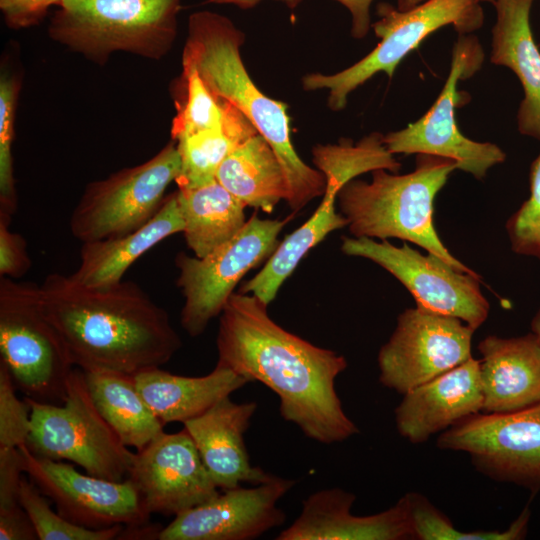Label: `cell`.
Listing matches in <instances>:
<instances>
[{
	"mask_svg": "<svg viewBox=\"0 0 540 540\" xmlns=\"http://www.w3.org/2000/svg\"><path fill=\"white\" fill-rule=\"evenodd\" d=\"M267 307L255 295L232 293L219 315L217 363L271 389L283 419L314 441L332 444L359 433L335 388L345 357L285 330Z\"/></svg>",
	"mask_w": 540,
	"mask_h": 540,
	"instance_id": "obj_1",
	"label": "cell"
},
{
	"mask_svg": "<svg viewBox=\"0 0 540 540\" xmlns=\"http://www.w3.org/2000/svg\"><path fill=\"white\" fill-rule=\"evenodd\" d=\"M42 310L74 366L135 375L166 364L182 341L167 311L138 284L87 287L52 273L40 285Z\"/></svg>",
	"mask_w": 540,
	"mask_h": 540,
	"instance_id": "obj_2",
	"label": "cell"
},
{
	"mask_svg": "<svg viewBox=\"0 0 540 540\" xmlns=\"http://www.w3.org/2000/svg\"><path fill=\"white\" fill-rule=\"evenodd\" d=\"M245 35L221 14L204 10L188 19L183 70H194L207 87L241 111L270 144L287 181L293 212L324 194V174L307 165L290 138L286 105L266 96L248 74L240 54Z\"/></svg>",
	"mask_w": 540,
	"mask_h": 540,
	"instance_id": "obj_3",
	"label": "cell"
},
{
	"mask_svg": "<svg viewBox=\"0 0 540 540\" xmlns=\"http://www.w3.org/2000/svg\"><path fill=\"white\" fill-rule=\"evenodd\" d=\"M455 169L454 160L417 154L415 169L408 174L377 169L371 172L370 182L350 180L337 197L350 233L353 237L409 241L457 271L477 274L450 253L433 223L435 196Z\"/></svg>",
	"mask_w": 540,
	"mask_h": 540,
	"instance_id": "obj_4",
	"label": "cell"
},
{
	"mask_svg": "<svg viewBox=\"0 0 540 540\" xmlns=\"http://www.w3.org/2000/svg\"><path fill=\"white\" fill-rule=\"evenodd\" d=\"M49 36L98 64L116 51L160 59L177 31L180 0H61Z\"/></svg>",
	"mask_w": 540,
	"mask_h": 540,
	"instance_id": "obj_5",
	"label": "cell"
},
{
	"mask_svg": "<svg viewBox=\"0 0 540 540\" xmlns=\"http://www.w3.org/2000/svg\"><path fill=\"white\" fill-rule=\"evenodd\" d=\"M0 363L21 393L61 405L74 364L45 316L40 285L0 276Z\"/></svg>",
	"mask_w": 540,
	"mask_h": 540,
	"instance_id": "obj_6",
	"label": "cell"
},
{
	"mask_svg": "<svg viewBox=\"0 0 540 540\" xmlns=\"http://www.w3.org/2000/svg\"><path fill=\"white\" fill-rule=\"evenodd\" d=\"M383 137L373 132L356 144L342 139L338 144L313 148V163L326 179L321 203L301 227L280 242L263 268L246 281L239 292L255 295L269 305L303 257L330 232L348 225L347 219L335 208L340 189L366 172L386 169L397 173L400 170L401 163L388 151Z\"/></svg>",
	"mask_w": 540,
	"mask_h": 540,
	"instance_id": "obj_7",
	"label": "cell"
},
{
	"mask_svg": "<svg viewBox=\"0 0 540 540\" xmlns=\"http://www.w3.org/2000/svg\"><path fill=\"white\" fill-rule=\"evenodd\" d=\"M24 399L31 408V430L25 445L32 454L70 461L86 473L108 480L129 477L135 453L99 413L82 369H73L63 404Z\"/></svg>",
	"mask_w": 540,
	"mask_h": 540,
	"instance_id": "obj_8",
	"label": "cell"
},
{
	"mask_svg": "<svg viewBox=\"0 0 540 540\" xmlns=\"http://www.w3.org/2000/svg\"><path fill=\"white\" fill-rule=\"evenodd\" d=\"M377 15L372 27L381 41L368 55L335 74L311 73L302 79L307 91H329L328 106L333 111L344 109L349 94L376 73L391 78L405 56L436 30L452 25L458 34H472L484 22L483 8L476 0H426L405 11L382 2Z\"/></svg>",
	"mask_w": 540,
	"mask_h": 540,
	"instance_id": "obj_9",
	"label": "cell"
},
{
	"mask_svg": "<svg viewBox=\"0 0 540 540\" xmlns=\"http://www.w3.org/2000/svg\"><path fill=\"white\" fill-rule=\"evenodd\" d=\"M180 170V156L174 141L142 164L90 182L71 213V234L85 243L139 229L157 213L167 187L176 180Z\"/></svg>",
	"mask_w": 540,
	"mask_h": 540,
	"instance_id": "obj_10",
	"label": "cell"
},
{
	"mask_svg": "<svg viewBox=\"0 0 540 540\" xmlns=\"http://www.w3.org/2000/svg\"><path fill=\"white\" fill-rule=\"evenodd\" d=\"M289 219H260L254 214L238 234L206 256L176 255L177 286L184 297L180 322L189 336H200L245 274L271 257Z\"/></svg>",
	"mask_w": 540,
	"mask_h": 540,
	"instance_id": "obj_11",
	"label": "cell"
},
{
	"mask_svg": "<svg viewBox=\"0 0 540 540\" xmlns=\"http://www.w3.org/2000/svg\"><path fill=\"white\" fill-rule=\"evenodd\" d=\"M484 51L473 34H459L452 52L448 78L430 109L404 129L389 132L383 141L390 153L427 154L454 160L458 169L483 179L488 170L505 161V152L496 144L477 142L459 130L455 111L463 101L457 90L459 80L473 76L482 66Z\"/></svg>",
	"mask_w": 540,
	"mask_h": 540,
	"instance_id": "obj_12",
	"label": "cell"
},
{
	"mask_svg": "<svg viewBox=\"0 0 540 540\" xmlns=\"http://www.w3.org/2000/svg\"><path fill=\"white\" fill-rule=\"evenodd\" d=\"M436 445L468 453L476 470L492 480L540 490V402L470 415L440 433Z\"/></svg>",
	"mask_w": 540,
	"mask_h": 540,
	"instance_id": "obj_13",
	"label": "cell"
},
{
	"mask_svg": "<svg viewBox=\"0 0 540 540\" xmlns=\"http://www.w3.org/2000/svg\"><path fill=\"white\" fill-rule=\"evenodd\" d=\"M341 250L384 268L412 294L417 306L456 317L473 330L488 317L490 307L479 275L457 271L432 253L423 255L407 244L397 247L387 240L345 236Z\"/></svg>",
	"mask_w": 540,
	"mask_h": 540,
	"instance_id": "obj_14",
	"label": "cell"
},
{
	"mask_svg": "<svg viewBox=\"0 0 540 540\" xmlns=\"http://www.w3.org/2000/svg\"><path fill=\"white\" fill-rule=\"evenodd\" d=\"M475 330L423 307L405 309L378 353L380 383L402 395L472 357Z\"/></svg>",
	"mask_w": 540,
	"mask_h": 540,
	"instance_id": "obj_15",
	"label": "cell"
},
{
	"mask_svg": "<svg viewBox=\"0 0 540 540\" xmlns=\"http://www.w3.org/2000/svg\"><path fill=\"white\" fill-rule=\"evenodd\" d=\"M18 449L24 473L66 520L89 529L149 522L150 514L130 478L113 481L83 474L70 463L32 454L25 444Z\"/></svg>",
	"mask_w": 540,
	"mask_h": 540,
	"instance_id": "obj_16",
	"label": "cell"
},
{
	"mask_svg": "<svg viewBox=\"0 0 540 540\" xmlns=\"http://www.w3.org/2000/svg\"><path fill=\"white\" fill-rule=\"evenodd\" d=\"M146 511L176 516L219 494L188 432L165 431L135 453L129 477Z\"/></svg>",
	"mask_w": 540,
	"mask_h": 540,
	"instance_id": "obj_17",
	"label": "cell"
},
{
	"mask_svg": "<svg viewBox=\"0 0 540 540\" xmlns=\"http://www.w3.org/2000/svg\"><path fill=\"white\" fill-rule=\"evenodd\" d=\"M295 485L274 476L253 487L223 490L213 499L174 517L158 540H251L283 525L278 501Z\"/></svg>",
	"mask_w": 540,
	"mask_h": 540,
	"instance_id": "obj_18",
	"label": "cell"
},
{
	"mask_svg": "<svg viewBox=\"0 0 540 540\" xmlns=\"http://www.w3.org/2000/svg\"><path fill=\"white\" fill-rule=\"evenodd\" d=\"M356 496L341 488L309 495L296 520L277 540H411L414 538L405 495L389 509L367 516L351 512Z\"/></svg>",
	"mask_w": 540,
	"mask_h": 540,
	"instance_id": "obj_19",
	"label": "cell"
},
{
	"mask_svg": "<svg viewBox=\"0 0 540 540\" xmlns=\"http://www.w3.org/2000/svg\"><path fill=\"white\" fill-rule=\"evenodd\" d=\"M403 396L395 409L397 430L413 444L426 442L482 411L480 361L471 357Z\"/></svg>",
	"mask_w": 540,
	"mask_h": 540,
	"instance_id": "obj_20",
	"label": "cell"
},
{
	"mask_svg": "<svg viewBox=\"0 0 540 540\" xmlns=\"http://www.w3.org/2000/svg\"><path fill=\"white\" fill-rule=\"evenodd\" d=\"M256 409V402L235 403L227 396L183 423L212 480L222 490L273 477L251 464L245 445L244 434Z\"/></svg>",
	"mask_w": 540,
	"mask_h": 540,
	"instance_id": "obj_21",
	"label": "cell"
},
{
	"mask_svg": "<svg viewBox=\"0 0 540 540\" xmlns=\"http://www.w3.org/2000/svg\"><path fill=\"white\" fill-rule=\"evenodd\" d=\"M477 348L483 412H513L540 402V343L532 332L512 338L489 335Z\"/></svg>",
	"mask_w": 540,
	"mask_h": 540,
	"instance_id": "obj_22",
	"label": "cell"
},
{
	"mask_svg": "<svg viewBox=\"0 0 540 540\" xmlns=\"http://www.w3.org/2000/svg\"><path fill=\"white\" fill-rule=\"evenodd\" d=\"M535 0H495L490 61L512 70L524 90L517 112L518 131L540 141V51L530 13Z\"/></svg>",
	"mask_w": 540,
	"mask_h": 540,
	"instance_id": "obj_23",
	"label": "cell"
},
{
	"mask_svg": "<svg viewBox=\"0 0 540 540\" xmlns=\"http://www.w3.org/2000/svg\"><path fill=\"white\" fill-rule=\"evenodd\" d=\"M183 229L177 192H174L165 197L157 213L139 229L115 238L82 243L79 266L70 276L87 287L116 284L138 258Z\"/></svg>",
	"mask_w": 540,
	"mask_h": 540,
	"instance_id": "obj_24",
	"label": "cell"
},
{
	"mask_svg": "<svg viewBox=\"0 0 540 540\" xmlns=\"http://www.w3.org/2000/svg\"><path fill=\"white\" fill-rule=\"evenodd\" d=\"M133 376L142 398L164 425L183 424L251 382L218 363L209 374L199 377L172 374L160 367Z\"/></svg>",
	"mask_w": 540,
	"mask_h": 540,
	"instance_id": "obj_25",
	"label": "cell"
},
{
	"mask_svg": "<svg viewBox=\"0 0 540 540\" xmlns=\"http://www.w3.org/2000/svg\"><path fill=\"white\" fill-rule=\"evenodd\" d=\"M217 181L246 207L271 213L288 197L283 167L261 134L236 146L223 160Z\"/></svg>",
	"mask_w": 540,
	"mask_h": 540,
	"instance_id": "obj_26",
	"label": "cell"
},
{
	"mask_svg": "<svg viewBox=\"0 0 540 540\" xmlns=\"http://www.w3.org/2000/svg\"><path fill=\"white\" fill-rule=\"evenodd\" d=\"M176 192L184 222L182 233L196 257H204L232 239L247 222L246 206L217 179Z\"/></svg>",
	"mask_w": 540,
	"mask_h": 540,
	"instance_id": "obj_27",
	"label": "cell"
},
{
	"mask_svg": "<svg viewBox=\"0 0 540 540\" xmlns=\"http://www.w3.org/2000/svg\"><path fill=\"white\" fill-rule=\"evenodd\" d=\"M84 376L96 408L124 445L141 450L164 432L133 375L98 369L84 371Z\"/></svg>",
	"mask_w": 540,
	"mask_h": 540,
	"instance_id": "obj_28",
	"label": "cell"
},
{
	"mask_svg": "<svg viewBox=\"0 0 540 540\" xmlns=\"http://www.w3.org/2000/svg\"><path fill=\"white\" fill-rule=\"evenodd\" d=\"M258 134L255 126L238 109L219 128L200 131L176 140L181 170L175 182L178 188L206 184L226 156L239 144Z\"/></svg>",
	"mask_w": 540,
	"mask_h": 540,
	"instance_id": "obj_29",
	"label": "cell"
},
{
	"mask_svg": "<svg viewBox=\"0 0 540 540\" xmlns=\"http://www.w3.org/2000/svg\"><path fill=\"white\" fill-rule=\"evenodd\" d=\"M416 540H518L524 538L530 518L528 506L504 531L463 532L424 495L405 494Z\"/></svg>",
	"mask_w": 540,
	"mask_h": 540,
	"instance_id": "obj_30",
	"label": "cell"
},
{
	"mask_svg": "<svg viewBox=\"0 0 540 540\" xmlns=\"http://www.w3.org/2000/svg\"><path fill=\"white\" fill-rule=\"evenodd\" d=\"M184 99L172 122L174 141L200 131L222 127L237 109L213 93L194 70H183Z\"/></svg>",
	"mask_w": 540,
	"mask_h": 540,
	"instance_id": "obj_31",
	"label": "cell"
},
{
	"mask_svg": "<svg viewBox=\"0 0 540 540\" xmlns=\"http://www.w3.org/2000/svg\"><path fill=\"white\" fill-rule=\"evenodd\" d=\"M19 502L28 514L38 540H118L125 526L89 529L74 524L53 511L46 496L24 476L20 485Z\"/></svg>",
	"mask_w": 540,
	"mask_h": 540,
	"instance_id": "obj_32",
	"label": "cell"
},
{
	"mask_svg": "<svg viewBox=\"0 0 540 540\" xmlns=\"http://www.w3.org/2000/svg\"><path fill=\"white\" fill-rule=\"evenodd\" d=\"M18 82L1 75L0 79V221L10 224L17 209L12 143Z\"/></svg>",
	"mask_w": 540,
	"mask_h": 540,
	"instance_id": "obj_33",
	"label": "cell"
},
{
	"mask_svg": "<svg viewBox=\"0 0 540 540\" xmlns=\"http://www.w3.org/2000/svg\"><path fill=\"white\" fill-rule=\"evenodd\" d=\"M529 180L530 196L510 216L506 230L516 254L540 261V154L531 165Z\"/></svg>",
	"mask_w": 540,
	"mask_h": 540,
	"instance_id": "obj_34",
	"label": "cell"
},
{
	"mask_svg": "<svg viewBox=\"0 0 540 540\" xmlns=\"http://www.w3.org/2000/svg\"><path fill=\"white\" fill-rule=\"evenodd\" d=\"M16 391L7 368L0 363V448L26 444L31 430V408Z\"/></svg>",
	"mask_w": 540,
	"mask_h": 540,
	"instance_id": "obj_35",
	"label": "cell"
},
{
	"mask_svg": "<svg viewBox=\"0 0 540 540\" xmlns=\"http://www.w3.org/2000/svg\"><path fill=\"white\" fill-rule=\"evenodd\" d=\"M0 221V276L12 279L23 277L31 267L25 239Z\"/></svg>",
	"mask_w": 540,
	"mask_h": 540,
	"instance_id": "obj_36",
	"label": "cell"
},
{
	"mask_svg": "<svg viewBox=\"0 0 540 540\" xmlns=\"http://www.w3.org/2000/svg\"><path fill=\"white\" fill-rule=\"evenodd\" d=\"M24 470L18 448H0V512L20 507L19 494Z\"/></svg>",
	"mask_w": 540,
	"mask_h": 540,
	"instance_id": "obj_37",
	"label": "cell"
},
{
	"mask_svg": "<svg viewBox=\"0 0 540 540\" xmlns=\"http://www.w3.org/2000/svg\"><path fill=\"white\" fill-rule=\"evenodd\" d=\"M61 0H0V9L6 24L13 29L38 24L49 7L59 5Z\"/></svg>",
	"mask_w": 540,
	"mask_h": 540,
	"instance_id": "obj_38",
	"label": "cell"
},
{
	"mask_svg": "<svg viewBox=\"0 0 540 540\" xmlns=\"http://www.w3.org/2000/svg\"><path fill=\"white\" fill-rule=\"evenodd\" d=\"M35 528L22 506L0 512V540H36Z\"/></svg>",
	"mask_w": 540,
	"mask_h": 540,
	"instance_id": "obj_39",
	"label": "cell"
},
{
	"mask_svg": "<svg viewBox=\"0 0 540 540\" xmlns=\"http://www.w3.org/2000/svg\"><path fill=\"white\" fill-rule=\"evenodd\" d=\"M343 5L351 14V34L356 39L364 38L371 24L370 6L373 0H333Z\"/></svg>",
	"mask_w": 540,
	"mask_h": 540,
	"instance_id": "obj_40",
	"label": "cell"
},
{
	"mask_svg": "<svg viewBox=\"0 0 540 540\" xmlns=\"http://www.w3.org/2000/svg\"><path fill=\"white\" fill-rule=\"evenodd\" d=\"M263 0H207L206 3L208 4H230L237 6L243 10L251 9L258 5ZM283 2L286 6H288L291 9L296 8L300 3H302L303 0H276Z\"/></svg>",
	"mask_w": 540,
	"mask_h": 540,
	"instance_id": "obj_41",
	"label": "cell"
},
{
	"mask_svg": "<svg viewBox=\"0 0 540 540\" xmlns=\"http://www.w3.org/2000/svg\"><path fill=\"white\" fill-rule=\"evenodd\" d=\"M424 1L426 0H397V8L402 11L409 10Z\"/></svg>",
	"mask_w": 540,
	"mask_h": 540,
	"instance_id": "obj_42",
	"label": "cell"
},
{
	"mask_svg": "<svg viewBox=\"0 0 540 540\" xmlns=\"http://www.w3.org/2000/svg\"><path fill=\"white\" fill-rule=\"evenodd\" d=\"M531 332L537 337L540 343V308L531 321Z\"/></svg>",
	"mask_w": 540,
	"mask_h": 540,
	"instance_id": "obj_43",
	"label": "cell"
},
{
	"mask_svg": "<svg viewBox=\"0 0 540 540\" xmlns=\"http://www.w3.org/2000/svg\"><path fill=\"white\" fill-rule=\"evenodd\" d=\"M476 1H478V2H480V3H482V2L493 3L495 0H476Z\"/></svg>",
	"mask_w": 540,
	"mask_h": 540,
	"instance_id": "obj_44",
	"label": "cell"
}]
</instances>
